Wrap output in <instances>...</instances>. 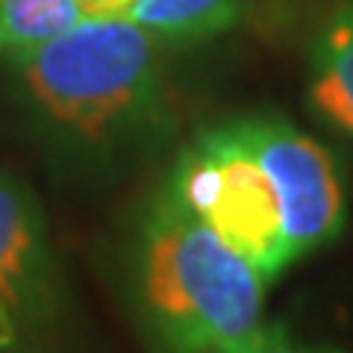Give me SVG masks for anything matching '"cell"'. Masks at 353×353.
<instances>
[{"instance_id": "1", "label": "cell", "mask_w": 353, "mask_h": 353, "mask_svg": "<svg viewBox=\"0 0 353 353\" xmlns=\"http://www.w3.org/2000/svg\"><path fill=\"white\" fill-rule=\"evenodd\" d=\"M124 280L153 353H236L265 324L268 280L165 185L132 227Z\"/></svg>"}, {"instance_id": "2", "label": "cell", "mask_w": 353, "mask_h": 353, "mask_svg": "<svg viewBox=\"0 0 353 353\" xmlns=\"http://www.w3.org/2000/svg\"><path fill=\"white\" fill-rule=\"evenodd\" d=\"M12 68L30 115L65 159H115L162 118L157 39L124 15L85 18Z\"/></svg>"}, {"instance_id": "3", "label": "cell", "mask_w": 353, "mask_h": 353, "mask_svg": "<svg viewBox=\"0 0 353 353\" xmlns=\"http://www.w3.org/2000/svg\"><path fill=\"white\" fill-rule=\"evenodd\" d=\"M165 189L268 283L294 265L283 227L280 192L239 118L197 132L180 150Z\"/></svg>"}, {"instance_id": "4", "label": "cell", "mask_w": 353, "mask_h": 353, "mask_svg": "<svg viewBox=\"0 0 353 353\" xmlns=\"http://www.w3.org/2000/svg\"><path fill=\"white\" fill-rule=\"evenodd\" d=\"M65 306L68 292L36 194L0 174V333L15 347H44L59 333Z\"/></svg>"}, {"instance_id": "5", "label": "cell", "mask_w": 353, "mask_h": 353, "mask_svg": "<svg viewBox=\"0 0 353 353\" xmlns=\"http://www.w3.org/2000/svg\"><path fill=\"white\" fill-rule=\"evenodd\" d=\"M239 124L280 192L294 262L330 245L345 227V189L330 150L280 115H241Z\"/></svg>"}, {"instance_id": "6", "label": "cell", "mask_w": 353, "mask_h": 353, "mask_svg": "<svg viewBox=\"0 0 353 353\" xmlns=\"http://www.w3.org/2000/svg\"><path fill=\"white\" fill-rule=\"evenodd\" d=\"M309 101L324 121L353 139V0H341L312 39Z\"/></svg>"}, {"instance_id": "7", "label": "cell", "mask_w": 353, "mask_h": 353, "mask_svg": "<svg viewBox=\"0 0 353 353\" xmlns=\"http://www.w3.org/2000/svg\"><path fill=\"white\" fill-rule=\"evenodd\" d=\"M248 0H132L124 18L157 41H201L236 24Z\"/></svg>"}, {"instance_id": "8", "label": "cell", "mask_w": 353, "mask_h": 353, "mask_svg": "<svg viewBox=\"0 0 353 353\" xmlns=\"http://www.w3.org/2000/svg\"><path fill=\"white\" fill-rule=\"evenodd\" d=\"M80 21V0H0V59H24Z\"/></svg>"}, {"instance_id": "9", "label": "cell", "mask_w": 353, "mask_h": 353, "mask_svg": "<svg viewBox=\"0 0 353 353\" xmlns=\"http://www.w3.org/2000/svg\"><path fill=\"white\" fill-rule=\"evenodd\" d=\"M236 353H309V350H303L301 345H297L283 324L265 321L259 333L253 336L248 345H241Z\"/></svg>"}, {"instance_id": "10", "label": "cell", "mask_w": 353, "mask_h": 353, "mask_svg": "<svg viewBox=\"0 0 353 353\" xmlns=\"http://www.w3.org/2000/svg\"><path fill=\"white\" fill-rule=\"evenodd\" d=\"M132 0H80L85 18H118L130 9Z\"/></svg>"}, {"instance_id": "11", "label": "cell", "mask_w": 353, "mask_h": 353, "mask_svg": "<svg viewBox=\"0 0 353 353\" xmlns=\"http://www.w3.org/2000/svg\"><path fill=\"white\" fill-rule=\"evenodd\" d=\"M3 347H15V341L9 339V336H3V333H0V350H3Z\"/></svg>"}]
</instances>
